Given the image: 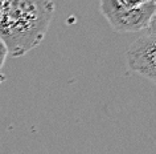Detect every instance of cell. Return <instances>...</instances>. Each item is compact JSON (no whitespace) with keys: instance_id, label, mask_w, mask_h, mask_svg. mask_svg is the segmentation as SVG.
<instances>
[{"instance_id":"cell-1","label":"cell","mask_w":156,"mask_h":154,"mask_svg":"<svg viewBox=\"0 0 156 154\" xmlns=\"http://www.w3.org/2000/svg\"><path fill=\"white\" fill-rule=\"evenodd\" d=\"M52 0H0V39L20 57L44 40L54 13Z\"/></svg>"},{"instance_id":"cell-2","label":"cell","mask_w":156,"mask_h":154,"mask_svg":"<svg viewBox=\"0 0 156 154\" xmlns=\"http://www.w3.org/2000/svg\"><path fill=\"white\" fill-rule=\"evenodd\" d=\"M99 9L115 32L130 33L147 29L156 11V6L143 3L136 8H124L118 0H101Z\"/></svg>"},{"instance_id":"cell-3","label":"cell","mask_w":156,"mask_h":154,"mask_svg":"<svg viewBox=\"0 0 156 154\" xmlns=\"http://www.w3.org/2000/svg\"><path fill=\"white\" fill-rule=\"evenodd\" d=\"M126 62L131 72L156 84V40L140 36L126 52Z\"/></svg>"},{"instance_id":"cell-4","label":"cell","mask_w":156,"mask_h":154,"mask_svg":"<svg viewBox=\"0 0 156 154\" xmlns=\"http://www.w3.org/2000/svg\"><path fill=\"white\" fill-rule=\"evenodd\" d=\"M147 36L156 40V11H155L154 16L151 17L150 24H148V27H147Z\"/></svg>"},{"instance_id":"cell-5","label":"cell","mask_w":156,"mask_h":154,"mask_svg":"<svg viewBox=\"0 0 156 154\" xmlns=\"http://www.w3.org/2000/svg\"><path fill=\"white\" fill-rule=\"evenodd\" d=\"M8 48H7L5 43L0 39V70H2V68L4 66L5 64V60H7V56H8Z\"/></svg>"},{"instance_id":"cell-6","label":"cell","mask_w":156,"mask_h":154,"mask_svg":"<svg viewBox=\"0 0 156 154\" xmlns=\"http://www.w3.org/2000/svg\"><path fill=\"white\" fill-rule=\"evenodd\" d=\"M118 3L124 8H136L143 4V0H118Z\"/></svg>"},{"instance_id":"cell-7","label":"cell","mask_w":156,"mask_h":154,"mask_svg":"<svg viewBox=\"0 0 156 154\" xmlns=\"http://www.w3.org/2000/svg\"><path fill=\"white\" fill-rule=\"evenodd\" d=\"M4 81H5V76H4V74H3L2 72H0V85H2Z\"/></svg>"},{"instance_id":"cell-8","label":"cell","mask_w":156,"mask_h":154,"mask_svg":"<svg viewBox=\"0 0 156 154\" xmlns=\"http://www.w3.org/2000/svg\"><path fill=\"white\" fill-rule=\"evenodd\" d=\"M144 3H150V4H154V6H156V0H143Z\"/></svg>"}]
</instances>
